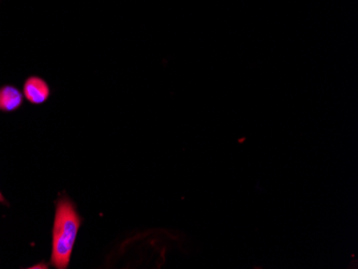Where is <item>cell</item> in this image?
Returning a JSON list of instances; mask_svg holds the SVG:
<instances>
[{"mask_svg":"<svg viewBox=\"0 0 358 269\" xmlns=\"http://www.w3.org/2000/svg\"><path fill=\"white\" fill-rule=\"evenodd\" d=\"M82 219L73 203L67 198L58 201L52 244V264L58 269H66L70 264Z\"/></svg>","mask_w":358,"mask_h":269,"instance_id":"1","label":"cell"},{"mask_svg":"<svg viewBox=\"0 0 358 269\" xmlns=\"http://www.w3.org/2000/svg\"><path fill=\"white\" fill-rule=\"evenodd\" d=\"M51 89L43 78L30 76L24 84V96L32 104H42L48 99Z\"/></svg>","mask_w":358,"mask_h":269,"instance_id":"2","label":"cell"},{"mask_svg":"<svg viewBox=\"0 0 358 269\" xmlns=\"http://www.w3.org/2000/svg\"><path fill=\"white\" fill-rule=\"evenodd\" d=\"M23 103V94L14 86L7 85L0 88V110L14 112Z\"/></svg>","mask_w":358,"mask_h":269,"instance_id":"3","label":"cell"},{"mask_svg":"<svg viewBox=\"0 0 358 269\" xmlns=\"http://www.w3.org/2000/svg\"><path fill=\"white\" fill-rule=\"evenodd\" d=\"M0 202H5V198H3V194L0 192Z\"/></svg>","mask_w":358,"mask_h":269,"instance_id":"4","label":"cell"}]
</instances>
